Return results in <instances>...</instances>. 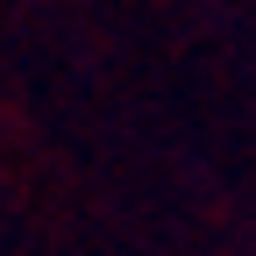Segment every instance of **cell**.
Returning <instances> with one entry per match:
<instances>
[]
</instances>
